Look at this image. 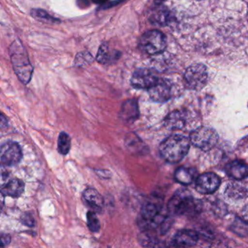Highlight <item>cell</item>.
<instances>
[{"label": "cell", "instance_id": "cell-31", "mask_svg": "<svg viewBox=\"0 0 248 248\" xmlns=\"http://www.w3.org/2000/svg\"><path fill=\"white\" fill-rule=\"evenodd\" d=\"M4 205V195L2 192L0 191V213L2 211Z\"/></svg>", "mask_w": 248, "mask_h": 248}, {"label": "cell", "instance_id": "cell-24", "mask_svg": "<svg viewBox=\"0 0 248 248\" xmlns=\"http://www.w3.org/2000/svg\"><path fill=\"white\" fill-rule=\"evenodd\" d=\"M31 15L33 18L43 22H52L54 20L53 17L49 16L46 11L40 9H33L31 12Z\"/></svg>", "mask_w": 248, "mask_h": 248}, {"label": "cell", "instance_id": "cell-22", "mask_svg": "<svg viewBox=\"0 0 248 248\" xmlns=\"http://www.w3.org/2000/svg\"><path fill=\"white\" fill-rule=\"evenodd\" d=\"M232 230L241 237L248 235V224L243 219H236L232 226Z\"/></svg>", "mask_w": 248, "mask_h": 248}, {"label": "cell", "instance_id": "cell-33", "mask_svg": "<svg viewBox=\"0 0 248 248\" xmlns=\"http://www.w3.org/2000/svg\"><path fill=\"white\" fill-rule=\"evenodd\" d=\"M179 248V247H176V246H173V248Z\"/></svg>", "mask_w": 248, "mask_h": 248}, {"label": "cell", "instance_id": "cell-17", "mask_svg": "<svg viewBox=\"0 0 248 248\" xmlns=\"http://www.w3.org/2000/svg\"><path fill=\"white\" fill-rule=\"evenodd\" d=\"M119 57H120V52L119 51L110 49L107 44H105L99 49L97 61L102 64L112 63L119 60Z\"/></svg>", "mask_w": 248, "mask_h": 248}, {"label": "cell", "instance_id": "cell-19", "mask_svg": "<svg viewBox=\"0 0 248 248\" xmlns=\"http://www.w3.org/2000/svg\"><path fill=\"white\" fill-rule=\"evenodd\" d=\"M197 176V170L191 168L180 167L176 169L174 178L176 182L183 185H189L193 182Z\"/></svg>", "mask_w": 248, "mask_h": 248}, {"label": "cell", "instance_id": "cell-27", "mask_svg": "<svg viewBox=\"0 0 248 248\" xmlns=\"http://www.w3.org/2000/svg\"><path fill=\"white\" fill-rule=\"evenodd\" d=\"M21 221L22 223L27 227H33L34 225V218L31 214H23L21 217Z\"/></svg>", "mask_w": 248, "mask_h": 248}, {"label": "cell", "instance_id": "cell-11", "mask_svg": "<svg viewBox=\"0 0 248 248\" xmlns=\"http://www.w3.org/2000/svg\"><path fill=\"white\" fill-rule=\"evenodd\" d=\"M150 98L156 103H163L170 98L171 86L166 80L159 78L157 82L148 90Z\"/></svg>", "mask_w": 248, "mask_h": 248}, {"label": "cell", "instance_id": "cell-4", "mask_svg": "<svg viewBox=\"0 0 248 248\" xmlns=\"http://www.w3.org/2000/svg\"><path fill=\"white\" fill-rule=\"evenodd\" d=\"M200 208L199 202L194 199L189 191L180 189L170 198L167 211L170 215L182 216L196 213Z\"/></svg>", "mask_w": 248, "mask_h": 248}, {"label": "cell", "instance_id": "cell-6", "mask_svg": "<svg viewBox=\"0 0 248 248\" xmlns=\"http://www.w3.org/2000/svg\"><path fill=\"white\" fill-rule=\"evenodd\" d=\"M166 45V36L158 31L146 32L140 40V46L141 50L149 55H156L163 52Z\"/></svg>", "mask_w": 248, "mask_h": 248}, {"label": "cell", "instance_id": "cell-20", "mask_svg": "<svg viewBox=\"0 0 248 248\" xmlns=\"http://www.w3.org/2000/svg\"><path fill=\"white\" fill-rule=\"evenodd\" d=\"M71 137L67 133L61 132L58 137V150L60 154L67 155L71 150Z\"/></svg>", "mask_w": 248, "mask_h": 248}, {"label": "cell", "instance_id": "cell-32", "mask_svg": "<svg viewBox=\"0 0 248 248\" xmlns=\"http://www.w3.org/2000/svg\"><path fill=\"white\" fill-rule=\"evenodd\" d=\"M155 1L156 4H160V3L163 2V1H164L165 0H155Z\"/></svg>", "mask_w": 248, "mask_h": 248}, {"label": "cell", "instance_id": "cell-7", "mask_svg": "<svg viewBox=\"0 0 248 248\" xmlns=\"http://www.w3.org/2000/svg\"><path fill=\"white\" fill-rule=\"evenodd\" d=\"M208 80V69L203 64H193L185 71V84L189 90H202L206 85Z\"/></svg>", "mask_w": 248, "mask_h": 248}, {"label": "cell", "instance_id": "cell-15", "mask_svg": "<svg viewBox=\"0 0 248 248\" xmlns=\"http://www.w3.org/2000/svg\"><path fill=\"white\" fill-rule=\"evenodd\" d=\"M164 122L169 129H182L186 124V116L182 111L175 110L166 116Z\"/></svg>", "mask_w": 248, "mask_h": 248}, {"label": "cell", "instance_id": "cell-14", "mask_svg": "<svg viewBox=\"0 0 248 248\" xmlns=\"http://www.w3.org/2000/svg\"><path fill=\"white\" fill-rule=\"evenodd\" d=\"M84 201L93 208L94 212H101L104 207V199L98 191L93 188H88L83 193Z\"/></svg>", "mask_w": 248, "mask_h": 248}, {"label": "cell", "instance_id": "cell-13", "mask_svg": "<svg viewBox=\"0 0 248 248\" xmlns=\"http://www.w3.org/2000/svg\"><path fill=\"white\" fill-rule=\"evenodd\" d=\"M226 173L234 180H243L248 177V166L240 160L230 162L226 166Z\"/></svg>", "mask_w": 248, "mask_h": 248}, {"label": "cell", "instance_id": "cell-3", "mask_svg": "<svg viewBox=\"0 0 248 248\" xmlns=\"http://www.w3.org/2000/svg\"><path fill=\"white\" fill-rule=\"evenodd\" d=\"M10 56L17 78L23 84H29L31 79L33 68L29 61L27 52L20 41H14L10 45Z\"/></svg>", "mask_w": 248, "mask_h": 248}, {"label": "cell", "instance_id": "cell-30", "mask_svg": "<svg viewBox=\"0 0 248 248\" xmlns=\"http://www.w3.org/2000/svg\"><path fill=\"white\" fill-rule=\"evenodd\" d=\"M242 218L248 224V202L242 210Z\"/></svg>", "mask_w": 248, "mask_h": 248}, {"label": "cell", "instance_id": "cell-9", "mask_svg": "<svg viewBox=\"0 0 248 248\" xmlns=\"http://www.w3.org/2000/svg\"><path fill=\"white\" fill-rule=\"evenodd\" d=\"M23 152L21 147L15 141L4 143L0 147V160L7 166H15L21 161Z\"/></svg>", "mask_w": 248, "mask_h": 248}, {"label": "cell", "instance_id": "cell-29", "mask_svg": "<svg viewBox=\"0 0 248 248\" xmlns=\"http://www.w3.org/2000/svg\"><path fill=\"white\" fill-rule=\"evenodd\" d=\"M8 125V122L4 115L0 113V129H5Z\"/></svg>", "mask_w": 248, "mask_h": 248}, {"label": "cell", "instance_id": "cell-2", "mask_svg": "<svg viewBox=\"0 0 248 248\" xmlns=\"http://www.w3.org/2000/svg\"><path fill=\"white\" fill-rule=\"evenodd\" d=\"M190 147L189 138L179 134H173L165 139L160 144L159 150L161 157L166 161L176 163L183 160Z\"/></svg>", "mask_w": 248, "mask_h": 248}, {"label": "cell", "instance_id": "cell-28", "mask_svg": "<svg viewBox=\"0 0 248 248\" xmlns=\"http://www.w3.org/2000/svg\"><path fill=\"white\" fill-rule=\"evenodd\" d=\"M10 236L7 234H0V248H5L10 243Z\"/></svg>", "mask_w": 248, "mask_h": 248}, {"label": "cell", "instance_id": "cell-5", "mask_svg": "<svg viewBox=\"0 0 248 248\" xmlns=\"http://www.w3.org/2000/svg\"><path fill=\"white\" fill-rule=\"evenodd\" d=\"M189 140L195 147L203 151H209L218 143V134L214 128L201 126L191 133Z\"/></svg>", "mask_w": 248, "mask_h": 248}, {"label": "cell", "instance_id": "cell-21", "mask_svg": "<svg viewBox=\"0 0 248 248\" xmlns=\"http://www.w3.org/2000/svg\"><path fill=\"white\" fill-rule=\"evenodd\" d=\"M87 225L92 232H98L100 230V222L96 213L93 211H89L87 214Z\"/></svg>", "mask_w": 248, "mask_h": 248}, {"label": "cell", "instance_id": "cell-10", "mask_svg": "<svg viewBox=\"0 0 248 248\" xmlns=\"http://www.w3.org/2000/svg\"><path fill=\"white\" fill-rule=\"evenodd\" d=\"M221 185V179L218 175L207 172L198 176L195 181V189L202 195L214 193Z\"/></svg>", "mask_w": 248, "mask_h": 248}, {"label": "cell", "instance_id": "cell-16", "mask_svg": "<svg viewBox=\"0 0 248 248\" xmlns=\"http://www.w3.org/2000/svg\"><path fill=\"white\" fill-rule=\"evenodd\" d=\"M25 185L23 181L19 179H13L9 181L1 192L6 196L18 198L24 192Z\"/></svg>", "mask_w": 248, "mask_h": 248}, {"label": "cell", "instance_id": "cell-18", "mask_svg": "<svg viewBox=\"0 0 248 248\" xmlns=\"http://www.w3.org/2000/svg\"><path fill=\"white\" fill-rule=\"evenodd\" d=\"M140 114L139 106L136 100H128L124 103L121 110V117L124 121L131 122L137 119Z\"/></svg>", "mask_w": 248, "mask_h": 248}, {"label": "cell", "instance_id": "cell-8", "mask_svg": "<svg viewBox=\"0 0 248 248\" xmlns=\"http://www.w3.org/2000/svg\"><path fill=\"white\" fill-rule=\"evenodd\" d=\"M159 78L153 70L140 68L133 74L131 84L134 88L148 90L157 82Z\"/></svg>", "mask_w": 248, "mask_h": 248}, {"label": "cell", "instance_id": "cell-25", "mask_svg": "<svg viewBox=\"0 0 248 248\" xmlns=\"http://www.w3.org/2000/svg\"><path fill=\"white\" fill-rule=\"evenodd\" d=\"M10 172L8 171L5 166L0 165V189H2L6 184L9 182Z\"/></svg>", "mask_w": 248, "mask_h": 248}, {"label": "cell", "instance_id": "cell-1", "mask_svg": "<svg viewBox=\"0 0 248 248\" xmlns=\"http://www.w3.org/2000/svg\"><path fill=\"white\" fill-rule=\"evenodd\" d=\"M167 220V214L160 200H148L144 202L139 218V224L144 231H152L159 227L163 231Z\"/></svg>", "mask_w": 248, "mask_h": 248}, {"label": "cell", "instance_id": "cell-12", "mask_svg": "<svg viewBox=\"0 0 248 248\" xmlns=\"http://www.w3.org/2000/svg\"><path fill=\"white\" fill-rule=\"evenodd\" d=\"M199 239L198 232L192 230H182L175 234L173 244L179 248L192 247L198 244Z\"/></svg>", "mask_w": 248, "mask_h": 248}, {"label": "cell", "instance_id": "cell-23", "mask_svg": "<svg viewBox=\"0 0 248 248\" xmlns=\"http://www.w3.org/2000/svg\"><path fill=\"white\" fill-rule=\"evenodd\" d=\"M169 14L167 10L165 9H159L152 16L153 21L159 25H166L169 21Z\"/></svg>", "mask_w": 248, "mask_h": 248}, {"label": "cell", "instance_id": "cell-26", "mask_svg": "<svg viewBox=\"0 0 248 248\" xmlns=\"http://www.w3.org/2000/svg\"><path fill=\"white\" fill-rule=\"evenodd\" d=\"M93 62V57L90 54H79L77 55V59H76V63L78 66L81 65H88L90 62Z\"/></svg>", "mask_w": 248, "mask_h": 248}]
</instances>
